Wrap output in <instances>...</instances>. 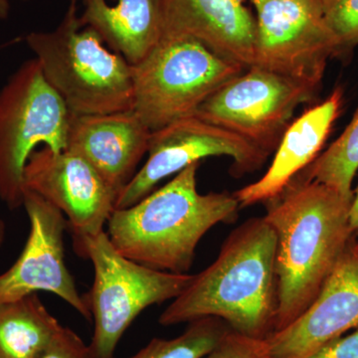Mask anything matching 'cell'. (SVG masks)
I'll return each mask as SVG.
<instances>
[{"label": "cell", "instance_id": "obj_29", "mask_svg": "<svg viewBox=\"0 0 358 358\" xmlns=\"http://www.w3.org/2000/svg\"><path fill=\"white\" fill-rule=\"evenodd\" d=\"M83 1H84V2H85V1H87V0H83Z\"/></svg>", "mask_w": 358, "mask_h": 358}, {"label": "cell", "instance_id": "obj_4", "mask_svg": "<svg viewBox=\"0 0 358 358\" xmlns=\"http://www.w3.org/2000/svg\"><path fill=\"white\" fill-rule=\"evenodd\" d=\"M42 74L72 115H102L134 108L133 70L100 35L82 25L71 0L56 29L26 37Z\"/></svg>", "mask_w": 358, "mask_h": 358}, {"label": "cell", "instance_id": "obj_15", "mask_svg": "<svg viewBox=\"0 0 358 358\" xmlns=\"http://www.w3.org/2000/svg\"><path fill=\"white\" fill-rule=\"evenodd\" d=\"M164 36L199 40L221 57L253 67L256 20L244 0H162Z\"/></svg>", "mask_w": 358, "mask_h": 358}, {"label": "cell", "instance_id": "obj_19", "mask_svg": "<svg viewBox=\"0 0 358 358\" xmlns=\"http://www.w3.org/2000/svg\"><path fill=\"white\" fill-rule=\"evenodd\" d=\"M358 171V109L338 140L320 155L296 178L333 188L353 199L352 181Z\"/></svg>", "mask_w": 358, "mask_h": 358}, {"label": "cell", "instance_id": "obj_24", "mask_svg": "<svg viewBox=\"0 0 358 358\" xmlns=\"http://www.w3.org/2000/svg\"><path fill=\"white\" fill-rule=\"evenodd\" d=\"M308 358H358V327L322 346Z\"/></svg>", "mask_w": 358, "mask_h": 358}, {"label": "cell", "instance_id": "obj_20", "mask_svg": "<svg viewBox=\"0 0 358 358\" xmlns=\"http://www.w3.org/2000/svg\"><path fill=\"white\" fill-rule=\"evenodd\" d=\"M228 329L222 320L215 317L193 320L180 336L152 339L129 358H203L218 345Z\"/></svg>", "mask_w": 358, "mask_h": 358}, {"label": "cell", "instance_id": "obj_1", "mask_svg": "<svg viewBox=\"0 0 358 358\" xmlns=\"http://www.w3.org/2000/svg\"><path fill=\"white\" fill-rule=\"evenodd\" d=\"M352 202L329 186L296 178L268 200L264 218L277 238L274 331L310 307L352 243Z\"/></svg>", "mask_w": 358, "mask_h": 358}, {"label": "cell", "instance_id": "obj_13", "mask_svg": "<svg viewBox=\"0 0 358 358\" xmlns=\"http://www.w3.org/2000/svg\"><path fill=\"white\" fill-rule=\"evenodd\" d=\"M357 327L358 252L352 242L310 307L264 341L270 358H308Z\"/></svg>", "mask_w": 358, "mask_h": 358}, {"label": "cell", "instance_id": "obj_6", "mask_svg": "<svg viewBox=\"0 0 358 358\" xmlns=\"http://www.w3.org/2000/svg\"><path fill=\"white\" fill-rule=\"evenodd\" d=\"M131 70L133 110L155 131L196 115L212 94L246 69L192 37L162 36Z\"/></svg>", "mask_w": 358, "mask_h": 358}, {"label": "cell", "instance_id": "obj_26", "mask_svg": "<svg viewBox=\"0 0 358 358\" xmlns=\"http://www.w3.org/2000/svg\"><path fill=\"white\" fill-rule=\"evenodd\" d=\"M9 0H0V18L4 20L8 16L9 13Z\"/></svg>", "mask_w": 358, "mask_h": 358}, {"label": "cell", "instance_id": "obj_14", "mask_svg": "<svg viewBox=\"0 0 358 358\" xmlns=\"http://www.w3.org/2000/svg\"><path fill=\"white\" fill-rule=\"evenodd\" d=\"M150 134L134 110L71 114L66 150L84 157L117 195L148 154Z\"/></svg>", "mask_w": 358, "mask_h": 358}, {"label": "cell", "instance_id": "obj_25", "mask_svg": "<svg viewBox=\"0 0 358 358\" xmlns=\"http://www.w3.org/2000/svg\"><path fill=\"white\" fill-rule=\"evenodd\" d=\"M350 224L353 233H358V187L353 195L352 206L350 210Z\"/></svg>", "mask_w": 358, "mask_h": 358}, {"label": "cell", "instance_id": "obj_9", "mask_svg": "<svg viewBox=\"0 0 358 358\" xmlns=\"http://www.w3.org/2000/svg\"><path fill=\"white\" fill-rule=\"evenodd\" d=\"M256 10L255 67L319 90L338 40L322 0H248Z\"/></svg>", "mask_w": 358, "mask_h": 358}, {"label": "cell", "instance_id": "obj_3", "mask_svg": "<svg viewBox=\"0 0 358 358\" xmlns=\"http://www.w3.org/2000/svg\"><path fill=\"white\" fill-rule=\"evenodd\" d=\"M199 167L192 164L145 199L113 211L106 232L122 256L155 270L187 274L202 237L237 218L234 195L199 192Z\"/></svg>", "mask_w": 358, "mask_h": 358}, {"label": "cell", "instance_id": "obj_17", "mask_svg": "<svg viewBox=\"0 0 358 358\" xmlns=\"http://www.w3.org/2000/svg\"><path fill=\"white\" fill-rule=\"evenodd\" d=\"M82 25L95 30L106 45L131 66L138 64L164 36L162 0H87Z\"/></svg>", "mask_w": 358, "mask_h": 358}, {"label": "cell", "instance_id": "obj_2", "mask_svg": "<svg viewBox=\"0 0 358 358\" xmlns=\"http://www.w3.org/2000/svg\"><path fill=\"white\" fill-rule=\"evenodd\" d=\"M275 231L264 217L233 230L217 259L160 315L162 326L204 317L224 320L230 329L264 339L274 331L277 313Z\"/></svg>", "mask_w": 358, "mask_h": 358}, {"label": "cell", "instance_id": "obj_11", "mask_svg": "<svg viewBox=\"0 0 358 358\" xmlns=\"http://www.w3.org/2000/svg\"><path fill=\"white\" fill-rule=\"evenodd\" d=\"M22 206L29 219V235L17 260L0 274V303L48 292L91 322L84 296L78 292L74 278L66 266L64 235L68 223L64 214L27 189Z\"/></svg>", "mask_w": 358, "mask_h": 358}, {"label": "cell", "instance_id": "obj_22", "mask_svg": "<svg viewBox=\"0 0 358 358\" xmlns=\"http://www.w3.org/2000/svg\"><path fill=\"white\" fill-rule=\"evenodd\" d=\"M203 358H270L264 339L228 329L217 345Z\"/></svg>", "mask_w": 358, "mask_h": 358}, {"label": "cell", "instance_id": "obj_5", "mask_svg": "<svg viewBox=\"0 0 358 358\" xmlns=\"http://www.w3.org/2000/svg\"><path fill=\"white\" fill-rule=\"evenodd\" d=\"M79 256L94 268L91 291L84 294L94 320L90 348L95 358H114L115 348L134 320L145 308L174 300L193 275L155 270L122 256L107 232L73 237Z\"/></svg>", "mask_w": 358, "mask_h": 358}, {"label": "cell", "instance_id": "obj_27", "mask_svg": "<svg viewBox=\"0 0 358 358\" xmlns=\"http://www.w3.org/2000/svg\"><path fill=\"white\" fill-rule=\"evenodd\" d=\"M6 227L3 220L0 219V247L6 239Z\"/></svg>", "mask_w": 358, "mask_h": 358}, {"label": "cell", "instance_id": "obj_21", "mask_svg": "<svg viewBox=\"0 0 358 358\" xmlns=\"http://www.w3.org/2000/svg\"><path fill=\"white\" fill-rule=\"evenodd\" d=\"M324 15L338 40V53L358 45V0H322Z\"/></svg>", "mask_w": 358, "mask_h": 358}, {"label": "cell", "instance_id": "obj_16", "mask_svg": "<svg viewBox=\"0 0 358 358\" xmlns=\"http://www.w3.org/2000/svg\"><path fill=\"white\" fill-rule=\"evenodd\" d=\"M343 105V91L334 90L324 102L306 110L285 131L272 164L256 182L235 192L240 208L268 202L281 194L299 173L319 157Z\"/></svg>", "mask_w": 358, "mask_h": 358}, {"label": "cell", "instance_id": "obj_12", "mask_svg": "<svg viewBox=\"0 0 358 358\" xmlns=\"http://www.w3.org/2000/svg\"><path fill=\"white\" fill-rule=\"evenodd\" d=\"M25 189L64 214L73 237L103 232L117 194L81 155L43 147L30 155L23 173Z\"/></svg>", "mask_w": 358, "mask_h": 358}, {"label": "cell", "instance_id": "obj_8", "mask_svg": "<svg viewBox=\"0 0 358 358\" xmlns=\"http://www.w3.org/2000/svg\"><path fill=\"white\" fill-rule=\"evenodd\" d=\"M317 92L293 78L253 66L212 94L195 115L270 155L277 150L296 110L313 101Z\"/></svg>", "mask_w": 358, "mask_h": 358}, {"label": "cell", "instance_id": "obj_7", "mask_svg": "<svg viewBox=\"0 0 358 358\" xmlns=\"http://www.w3.org/2000/svg\"><path fill=\"white\" fill-rule=\"evenodd\" d=\"M71 113L42 74L36 59L26 61L0 90V200L22 206L23 173L39 145L67 148Z\"/></svg>", "mask_w": 358, "mask_h": 358}, {"label": "cell", "instance_id": "obj_23", "mask_svg": "<svg viewBox=\"0 0 358 358\" xmlns=\"http://www.w3.org/2000/svg\"><path fill=\"white\" fill-rule=\"evenodd\" d=\"M34 358H95L90 345L69 327H61Z\"/></svg>", "mask_w": 358, "mask_h": 358}, {"label": "cell", "instance_id": "obj_10", "mask_svg": "<svg viewBox=\"0 0 358 358\" xmlns=\"http://www.w3.org/2000/svg\"><path fill=\"white\" fill-rule=\"evenodd\" d=\"M147 155L143 166L117 193L115 209L128 208L154 192L164 178L206 157H231L233 173L239 176L260 169L268 157L242 136L196 115L152 131Z\"/></svg>", "mask_w": 358, "mask_h": 358}, {"label": "cell", "instance_id": "obj_28", "mask_svg": "<svg viewBox=\"0 0 358 358\" xmlns=\"http://www.w3.org/2000/svg\"><path fill=\"white\" fill-rule=\"evenodd\" d=\"M355 249H357V251L358 252V242L357 243H355Z\"/></svg>", "mask_w": 358, "mask_h": 358}, {"label": "cell", "instance_id": "obj_18", "mask_svg": "<svg viewBox=\"0 0 358 358\" xmlns=\"http://www.w3.org/2000/svg\"><path fill=\"white\" fill-rule=\"evenodd\" d=\"M61 326L37 294L0 303V358H34Z\"/></svg>", "mask_w": 358, "mask_h": 358}]
</instances>
